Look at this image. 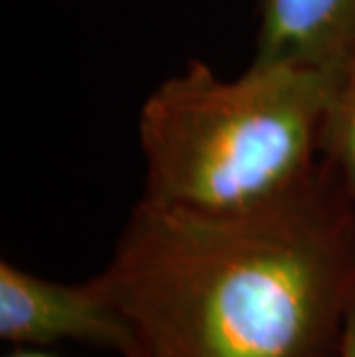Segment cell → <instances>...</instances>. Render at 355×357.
<instances>
[{"mask_svg": "<svg viewBox=\"0 0 355 357\" xmlns=\"http://www.w3.org/2000/svg\"><path fill=\"white\" fill-rule=\"evenodd\" d=\"M93 279L130 323V357H339L355 203L328 159L249 210L141 196Z\"/></svg>", "mask_w": 355, "mask_h": 357, "instance_id": "cell-1", "label": "cell"}, {"mask_svg": "<svg viewBox=\"0 0 355 357\" xmlns=\"http://www.w3.org/2000/svg\"><path fill=\"white\" fill-rule=\"evenodd\" d=\"M5 357H56V355L35 351V348H26V346H14V351L10 355H5Z\"/></svg>", "mask_w": 355, "mask_h": 357, "instance_id": "cell-7", "label": "cell"}, {"mask_svg": "<svg viewBox=\"0 0 355 357\" xmlns=\"http://www.w3.org/2000/svg\"><path fill=\"white\" fill-rule=\"evenodd\" d=\"M339 357H355V298L349 307L342 332V346H339Z\"/></svg>", "mask_w": 355, "mask_h": 357, "instance_id": "cell-6", "label": "cell"}, {"mask_svg": "<svg viewBox=\"0 0 355 357\" xmlns=\"http://www.w3.org/2000/svg\"><path fill=\"white\" fill-rule=\"evenodd\" d=\"M355 51V0H259L252 60L339 72Z\"/></svg>", "mask_w": 355, "mask_h": 357, "instance_id": "cell-4", "label": "cell"}, {"mask_svg": "<svg viewBox=\"0 0 355 357\" xmlns=\"http://www.w3.org/2000/svg\"><path fill=\"white\" fill-rule=\"evenodd\" d=\"M326 159L355 203V51L337 72L326 129Z\"/></svg>", "mask_w": 355, "mask_h": 357, "instance_id": "cell-5", "label": "cell"}, {"mask_svg": "<svg viewBox=\"0 0 355 357\" xmlns=\"http://www.w3.org/2000/svg\"><path fill=\"white\" fill-rule=\"evenodd\" d=\"M0 339L26 348L79 341L113 348L123 357L134 351L130 323L100 293L93 277L58 284L7 258L0 261Z\"/></svg>", "mask_w": 355, "mask_h": 357, "instance_id": "cell-3", "label": "cell"}, {"mask_svg": "<svg viewBox=\"0 0 355 357\" xmlns=\"http://www.w3.org/2000/svg\"><path fill=\"white\" fill-rule=\"evenodd\" d=\"M335 81L319 67L261 60L229 81L187 60L141 104L143 196L238 212L293 192L326 159Z\"/></svg>", "mask_w": 355, "mask_h": 357, "instance_id": "cell-2", "label": "cell"}]
</instances>
